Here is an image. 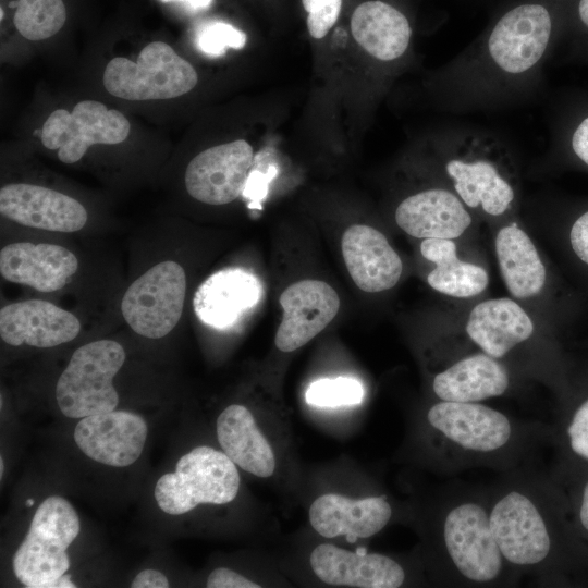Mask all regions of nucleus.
<instances>
[{
    "label": "nucleus",
    "instance_id": "nucleus-5",
    "mask_svg": "<svg viewBox=\"0 0 588 588\" xmlns=\"http://www.w3.org/2000/svg\"><path fill=\"white\" fill-rule=\"evenodd\" d=\"M238 489L235 463L224 452L200 445L181 456L173 473L158 479L154 495L163 512L181 515L199 504H226Z\"/></svg>",
    "mask_w": 588,
    "mask_h": 588
},
{
    "label": "nucleus",
    "instance_id": "nucleus-18",
    "mask_svg": "<svg viewBox=\"0 0 588 588\" xmlns=\"http://www.w3.org/2000/svg\"><path fill=\"white\" fill-rule=\"evenodd\" d=\"M341 249L354 283L367 293L392 289L403 264L383 233L366 224H353L342 235Z\"/></svg>",
    "mask_w": 588,
    "mask_h": 588
},
{
    "label": "nucleus",
    "instance_id": "nucleus-40",
    "mask_svg": "<svg viewBox=\"0 0 588 588\" xmlns=\"http://www.w3.org/2000/svg\"><path fill=\"white\" fill-rule=\"evenodd\" d=\"M578 16L584 27L588 29V0H579Z\"/></svg>",
    "mask_w": 588,
    "mask_h": 588
},
{
    "label": "nucleus",
    "instance_id": "nucleus-21",
    "mask_svg": "<svg viewBox=\"0 0 588 588\" xmlns=\"http://www.w3.org/2000/svg\"><path fill=\"white\" fill-rule=\"evenodd\" d=\"M391 516V504L383 495L353 500L328 493L318 497L309 507L310 525L319 535L324 538L345 535L350 542L378 534Z\"/></svg>",
    "mask_w": 588,
    "mask_h": 588
},
{
    "label": "nucleus",
    "instance_id": "nucleus-8",
    "mask_svg": "<svg viewBox=\"0 0 588 588\" xmlns=\"http://www.w3.org/2000/svg\"><path fill=\"white\" fill-rule=\"evenodd\" d=\"M185 293L184 269L173 260H164L128 286L121 302V311L137 334L160 339L177 324Z\"/></svg>",
    "mask_w": 588,
    "mask_h": 588
},
{
    "label": "nucleus",
    "instance_id": "nucleus-39",
    "mask_svg": "<svg viewBox=\"0 0 588 588\" xmlns=\"http://www.w3.org/2000/svg\"><path fill=\"white\" fill-rule=\"evenodd\" d=\"M577 517L579 526L588 535V480L584 485L580 493Z\"/></svg>",
    "mask_w": 588,
    "mask_h": 588
},
{
    "label": "nucleus",
    "instance_id": "nucleus-29",
    "mask_svg": "<svg viewBox=\"0 0 588 588\" xmlns=\"http://www.w3.org/2000/svg\"><path fill=\"white\" fill-rule=\"evenodd\" d=\"M15 7L14 26L29 40H42L53 36L66 20L62 0H19Z\"/></svg>",
    "mask_w": 588,
    "mask_h": 588
},
{
    "label": "nucleus",
    "instance_id": "nucleus-10",
    "mask_svg": "<svg viewBox=\"0 0 588 588\" xmlns=\"http://www.w3.org/2000/svg\"><path fill=\"white\" fill-rule=\"evenodd\" d=\"M551 33L552 20L543 5H518L493 27L488 38V56L506 74L526 73L544 56Z\"/></svg>",
    "mask_w": 588,
    "mask_h": 588
},
{
    "label": "nucleus",
    "instance_id": "nucleus-12",
    "mask_svg": "<svg viewBox=\"0 0 588 588\" xmlns=\"http://www.w3.org/2000/svg\"><path fill=\"white\" fill-rule=\"evenodd\" d=\"M147 432L142 416L113 409L83 417L74 429V441L95 462L126 467L142 455Z\"/></svg>",
    "mask_w": 588,
    "mask_h": 588
},
{
    "label": "nucleus",
    "instance_id": "nucleus-7",
    "mask_svg": "<svg viewBox=\"0 0 588 588\" xmlns=\"http://www.w3.org/2000/svg\"><path fill=\"white\" fill-rule=\"evenodd\" d=\"M198 82L193 65L163 41L145 46L137 61L113 58L102 83L109 94L126 100H161L182 96Z\"/></svg>",
    "mask_w": 588,
    "mask_h": 588
},
{
    "label": "nucleus",
    "instance_id": "nucleus-2",
    "mask_svg": "<svg viewBox=\"0 0 588 588\" xmlns=\"http://www.w3.org/2000/svg\"><path fill=\"white\" fill-rule=\"evenodd\" d=\"M439 437L450 469L471 466L510 467L528 446L529 427L483 404L438 401L426 414Z\"/></svg>",
    "mask_w": 588,
    "mask_h": 588
},
{
    "label": "nucleus",
    "instance_id": "nucleus-9",
    "mask_svg": "<svg viewBox=\"0 0 588 588\" xmlns=\"http://www.w3.org/2000/svg\"><path fill=\"white\" fill-rule=\"evenodd\" d=\"M128 120L118 110L96 100L77 102L72 112L57 109L45 121L40 139L48 149H58L63 163L77 162L95 144L115 145L130 133Z\"/></svg>",
    "mask_w": 588,
    "mask_h": 588
},
{
    "label": "nucleus",
    "instance_id": "nucleus-11",
    "mask_svg": "<svg viewBox=\"0 0 588 588\" xmlns=\"http://www.w3.org/2000/svg\"><path fill=\"white\" fill-rule=\"evenodd\" d=\"M254 160L253 148L244 139L210 147L187 164L186 191L204 204H229L242 195Z\"/></svg>",
    "mask_w": 588,
    "mask_h": 588
},
{
    "label": "nucleus",
    "instance_id": "nucleus-14",
    "mask_svg": "<svg viewBox=\"0 0 588 588\" xmlns=\"http://www.w3.org/2000/svg\"><path fill=\"white\" fill-rule=\"evenodd\" d=\"M0 212L21 225L61 233L79 231L88 218L86 209L75 198L26 183L1 187Z\"/></svg>",
    "mask_w": 588,
    "mask_h": 588
},
{
    "label": "nucleus",
    "instance_id": "nucleus-37",
    "mask_svg": "<svg viewBox=\"0 0 588 588\" xmlns=\"http://www.w3.org/2000/svg\"><path fill=\"white\" fill-rule=\"evenodd\" d=\"M569 240L574 253L588 265V210L573 223Z\"/></svg>",
    "mask_w": 588,
    "mask_h": 588
},
{
    "label": "nucleus",
    "instance_id": "nucleus-19",
    "mask_svg": "<svg viewBox=\"0 0 588 588\" xmlns=\"http://www.w3.org/2000/svg\"><path fill=\"white\" fill-rule=\"evenodd\" d=\"M78 268L69 249L48 243L17 242L0 252V272L9 282L50 293L66 285Z\"/></svg>",
    "mask_w": 588,
    "mask_h": 588
},
{
    "label": "nucleus",
    "instance_id": "nucleus-43",
    "mask_svg": "<svg viewBox=\"0 0 588 588\" xmlns=\"http://www.w3.org/2000/svg\"><path fill=\"white\" fill-rule=\"evenodd\" d=\"M0 474H1V477H2V474H3V460H2V457L0 458Z\"/></svg>",
    "mask_w": 588,
    "mask_h": 588
},
{
    "label": "nucleus",
    "instance_id": "nucleus-15",
    "mask_svg": "<svg viewBox=\"0 0 588 588\" xmlns=\"http://www.w3.org/2000/svg\"><path fill=\"white\" fill-rule=\"evenodd\" d=\"M445 173L453 192L467 208L499 217L513 205L516 193L513 181L491 156L468 152L450 157Z\"/></svg>",
    "mask_w": 588,
    "mask_h": 588
},
{
    "label": "nucleus",
    "instance_id": "nucleus-32",
    "mask_svg": "<svg viewBox=\"0 0 588 588\" xmlns=\"http://www.w3.org/2000/svg\"><path fill=\"white\" fill-rule=\"evenodd\" d=\"M311 37L323 38L339 19L342 0H302Z\"/></svg>",
    "mask_w": 588,
    "mask_h": 588
},
{
    "label": "nucleus",
    "instance_id": "nucleus-20",
    "mask_svg": "<svg viewBox=\"0 0 588 588\" xmlns=\"http://www.w3.org/2000/svg\"><path fill=\"white\" fill-rule=\"evenodd\" d=\"M400 229L416 238L455 240L473 218L460 197L444 188H429L403 199L395 210Z\"/></svg>",
    "mask_w": 588,
    "mask_h": 588
},
{
    "label": "nucleus",
    "instance_id": "nucleus-41",
    "mask_svg": "<svg viewBox=\"0 0 588 588\" xmlns=\"http://www.w3.org/2000/svg\"><path fill=\"white\" fill-rule=\"evenodd\" d=\"M163 2L170 1H180L188 4L193 9H205L208 8L213 0H161Z\"/></svg>",
    "mask_w": 588,
    "mask_h": 588
},
{
    "label": "nucleus",
    "instance_id": "nucleus-27",
    "mask_svg": "<svg viewBox=\"0 0 588 588\" xmlns=\"http://www.w3.org/2000/svg\"><path fill=\"white\" fill-rule=\"evenodd\" d=\"M351 30L356 42L381 61H392L403 56L412 36L406 16L378 0L363 2L354 10Z\"/></svg>",
    "mask_w": 588,
    "mask_h": 588
},
{
    "label": "nucleus",
    "instance_id": "nucleus-17",
    "mask_svg": "<svg viewBox=\"0 0 588 588\" xmlns=\"http://www.w3.org/2000/svg\"><path fill=\"white\" fill-rule=\"evenodd\" d=\"M79 330L73 314L41 299L12 303L0 310V335L12 346L53 347L74 340Z\"/></svg>",
    "mask_w": 588,
    "mask_h": 588
},
{
    "label": "nucleus",
    "instance_id": "nucleus-13",
    "mask_svg": "<svg viewBox=\"0 0 588 588\" xmlns=\"http://www.w3.org/2000/svg\"><path fill=\"white\" fill-rule=\"evenodd\" d=\"M283 310L274 343L293 352L319 334L338 315L340 298L327 282L305 279L289 285L280 295Z\"/></svg>",
    "mask_w": 588,
    "mask_h": 588
},
{
    "label": "nucleus",
    "instance_id": "nucleus-4",
    "mask_svg": "<svg viewBox=\"0 0 588 588\" xmlns=\"http://www.w3.org/2000/svg\"><path fill=\"white\" fill-rule=\"evenodd\" d=\"M81 529L77 513L60 495H51L37 507L29 530L12 560L17 579L29 588H51L70 566L66 549Z\"/></svg>",
    "mask_w": 588,
    "mask_h": 588
},
{
    "label": "nucleus",
    "instance_id": "nucleus-33",
    "mask_svg": "<svg viewBox=\"0 0 588 588\" xmlns=\"http://www.w3.org/2000/svg\"><path fill=\"white\" fill-rule=\"evenodd\" d=\"M565 437L572 453L588 462V399L574 411L566 425Z\"/></svg>",
    "mask_w": 588,
    "mask_h": 588
},
{
    "label": "nucleus",
    "instance_id": "nucleus-3",
    "mask_svg": "<svg viewBox=\"0 0 588 588\" xmlns=\"http://www.w3.org/2000/svg\"><path fill=\"white\" fill-rule=\"evenodd\" d=\"M440 543L452 584L503 586L517 575L493 536L488 493L464 491L450 495L440 519Z\"/></svg>",
    "mask_w": 588,
    "mask_h": 588
},
{
    "label": "nucleus",
    "instance_id": "nucleus-44",
    "mask_svg": "<svg viewBox=\"0 0 588 588\" xmlns=\"http://www.w3.org/2000/svg\"><path fill=\"white\" fill-rule=\"evenodd\" d=\"M33 504H34V500L28 499V500L26 501V506H32Z\"/></svg>",
    "mask_w": 588,
    "mask_h": 588
},
{
    "label": "nucleus",
    "instance_id": "nucleus-6",
    "mask_svg": "<svg viewBox=\"0 0 588 588\" xmlns=\"http://www.w3.org/2000/svg\"><path fill=\"white\" fill-rule=\"evenodd\" d=\"M124 360V348L112 340H98L78 347L56 385L62 414L83 418L113 411L119 403L113 378Z\"/></svg>",
    "mask_w": 588,
    "mask_h": 588
},
{
    "label": "nucleus",
    "instance_id": "nucleus-34",
    "mask_svg": "<svg viewBox=\"0 0 588 588\" xmlns=\"http://www.w3.org/2000/svg\"><path fill=\"white\" fill-rule=\"evenodd\" d=\"M277 171L274 166H269L265 172L258 169H253L249 172L242 195L252 201L249 204L250 208L258 207L259 203L266 197L269 183L277 174Z\"/></svg>",
    "mask_w": 588,
    "mask_h": 588
},
{
    "label": "nucleus",
    "instance_id": "nucleus-22",
    "mask_svg": "<svg viewBox=\"0 0 588 588\" xmlns=\"http://www.w3.org/2000/svg\"><path fill=\"white\" fill-rule=\"evenodd\" d=\"M465 331L481 352L501 360L532 336L535 326L517 302L499 297L477 304L468 315Z\"/></svg>",
    "mask_w": 588,
    "mask_h": 588
},
{
    "label": "nucleus",
    "instance_id": "nucleus-16",
    "mask_svg": "<svg viewBox=\"0 0 588 588\" xmlns=\"http://www.w3.org/2000/svg\"><path fill=\"white\" fill-rule=\"evenodd\" d=\"M317 577L329 585L359 588H397L405 581L400 563L380 553L355 552L330 543L316 547L309 558Z\"/></svg>",
    "mask_w": 588,
    "mask_h": 588
},
{
    "label": "nucleus",
    "instance_id": "nucleus-36",
    "mask_svg": "<svg viewBox=\"0 0 588 588\" xmlns=\"http://www.w3.org/2000/svg\"><path fill=\"white\" fill-rule=\"evenodd\" d=\"M208 588H259L256 584L241 574L226 567L215 568L207 578Z\"/></svg>",
    "mask_w": 588,
    "mask_h": 588
},
{
    "label": "nucleus",
    "instance_id": "nucleus-25",
    "mask_svg": "<svg viewBox=\"0 0 588 588\" xmlns=\"http://www.w3.org/2000/svg\"><path fill=\"white\" fill-rule=\"evenodd\" d=\"M216 429L223 452L236 465L257 477L272 476L273 451L248 408L238 404L228 406L219 415Z\"/></svg>",
    "mask_w": 588,
    "mask_h": 588
},
{
    "label": "nucleus",
    "instance_id": "nucleus-31",
    "mask_svg": "<svg viewBox=\"0 0 588 588\" xmlns=\"http://www.w3.org/2000/svg\"><path fill=\"white\" fill-rule=\"evenodd\" d=\"M246 44V35L233 25L212 21L204 24L196 35V45L208 56L219 57L230 48L241 49Z\"/></svg>",
    "mask_w": 588,
    "mask_h": 588
},
{
    "label": "nucleus",
    "instance_id": "nucleus-1",
    "mask_svg": "<svg viewBox=\"0 0 588 588\" xmlns=\"http://www.w3.org/2000/svg\"><path fill=\"white\" fill-rule=\"evenodd\" d=\"M546 483L514 473L488 492L489 520L498 547L518 575L552 568L559 536Z\"/></svg>",
    "mask_w": 588,
    "mask_h": 588
},
{
    "label": "nucleus",
    "instance_id": "nucleus-35",
    "mask_svg": "<svg viewBox=\"0 0 588 588\" xmlns=\"http://www.w3.org/2000/svg\"><path fill=\"white\" fill-rule=\"evenodd\" d=\"M567 137L573 155L588 167V111L575 120Z\"/></svg>",
    "mask_w": 588,
    "mask_h": 588
},
{
    "label": "nucleus",
    "instance_id": "nucleus-24",
    "mask_svg": "<svg viewBox=\"0 0 588 588\" xmlns=\"http://www.w3.org/2000/svg\"><path fill=\"white\" fill-rule=\"evenodd\" d=\"M261 296V284L243 269L220 270L197 289L193 305L196 316L206 324L226 328L254 307Z\"/></svg>",
    "mask_w": 588,
    "mask_h": 588
},
{
    "label": "nucleus",
    "instance_id": "nucleus-30",
    "mask_svg": "<svg viewBox=\"0 0 588 588\" xmlns=\"http://www.w3.org/2000/svg\"><path fill=\"white\" fill-rule=\"evenodd\" d=\"M363 397L362 383L348 377L324 378L314 381L305 393L308 404L320 407L354 405L360 403Z\"/></svg>",
    "mask_w": 588,
    "mask_h": 588
},
{
    "label": "nucleus",
    "instance_id": "nucleus-26",
    "mask_svg": "<svg viewBox=\"0 0 588 588\" xmlns=\"http://www.w3.org/2000/svg\"><path fill=\"white\" fill-rule=\"evenodd\" d=\"M494 248L503 282L514 298H531L542 291L547 270L523 229L516 223L502 226L495 235Z\"/></svg>",
    "mask_w": 588,
    "mask_h": 588
},
{
    "label": "nucleus",
    "instance_id": "nucleus-28",
    "mask_svg": "<svg viewBox=\"0 0 588 588\" xmlns=\"http://www.w3.org/2000/svg\"><path fill=\"white\" fill-rule=\"evenodd\" d=\"M420 253L434 264L427 275V282L434 291L456 298H468L488 287V272L479 265L461 260L453 240H422Z\"/></svg>",
    "mask_w": 588,
    "mask_h": 588
},
{
    "label": "nucleus",
    "instance_id": "nucleus-42",
    "mask_svg": "<svg viewBox=\"0 0 588 588\" xmlns=\"http://www.w3.org/2000/svg\"><path fill=\"white\" fill-rule=\"evenodd\" d=\"M75 588L76 585L70 580V575H62L60 578H58L51 588Z\"/></svg>",
    "mask_w": 588,
    "mask_h": 588
},
{
    "label": "nucleus",
    "instance_id": "nucleus-23",
    "mask_svg": "<svg viewBox=\"0 0 588 588\" xmlns=\"http://www.w3.org/2000/svg\"><path fill=\"white\" fill-rule=\"evenodd\" d=\"M511 376L506 366L483 352L455 360L432 379L440 401L478 403L506 393Z\"/></svg>",
    "mask_w": 588,
    "mask_h": 588
},
{
    "label": "nucleus",
    "instance_id": "nucleus-38",
    "mask_svg": "<svg viewBox=\"0 0 588 588\" xmlns=\"http://www.w3.org/2000/svg\"><path fill=\"white\" fill-rule=\"evenodd\" d=\"M132 588H168L169 580L164 574L156 569L139 572L131 584Z\"/></svg>",
    "mask_w": 588,
    "mask_h": 588
}]
</instances>
